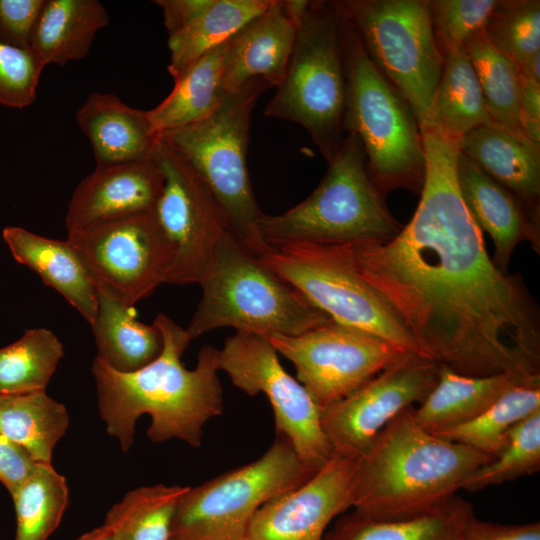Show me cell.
I'll return each mask as SVG.
<instances>
[{"label":"cell","mask_w":540,"mask_h":540,"mask_svg":"<svg viewBox=\"0 0 540 540\" xmlns=\"http://www.w3.org/2000/svg\"><path fill=\"white\" fill-rule=\"evenodd\" d=\"M188 486L158 484L128 492L108 512L104 526L116 540H172V524Z\"/></svg>","instance_id":"cell-33"},{"label":"cell","mask_w":540,"mask_h":540,"mask_svg":"<svg viewBox=\"0 0 540 540\" xmlns=\"http://www.w3.org/2000/svg\"><path fill=\"white\" fill-rule=\"evenodd\" d=\"M520 79V122L527 138L540 147V82Z\"/></svg>","instance_id":"cell-44"},{"label":"cell","mask_w":540,"mask_h":540,"mask_svg":"<svg viewBox=\"0 0 540 540\" xmlns=\"http://www.w3.org/2000/svg\"><path fill=\"white\" fill-rule=\"evenodd\" d=\"M202 297L186 328L191 340L221 327L297 336L332 319L267 267L230 231L217 245Z\"/></svg>","instance_id":"cell-4"},{"label":"cell","mask_w":540,"mask_h":540,"mask_svg":"<svg viewBox=\"0 0 540 540\" xmlns=\"http://www.w3.org/2000/svg\"><path fill=\"white\" fill-rule=\"evenodd\" d=\"M45 0H0V40L30 49L31 36Z\"/></svg>","instance_id":"cell-41"},{"label":"cell","mask_w":540,"mask_h":540,"mask_svg":"<svg viewBox=\"0 0 540 540\" xmlns=\"http://www.w3.org/2000/svg\"><path fill=\"white\" fill-rule=\"evenodd\" d=\"M227 41L203 54L175 76L168 96L147 110L156 135L202 120L217 107L224 94L222 71Z\"/></svg>","instance_id":"cell-29"},{"label":"cell","mask_w":540,"mask_h":540,"mask_svg":"<svg viewBox=\"0 0 540 540\" xmlns=\"http://www.w3.org/2000/svg\"><path fill=\"white\" fill-rule=\"evenodd\" d=\"M443 59L428 118L421 127L428 126L448 137L462 139L479 126L495 123L465 48L451 50Z\"/></svg>","instance_id":"cell-28"},{"label":"cell","mask_w":540,"mask_h":540,"mask_svg":"<svg viewBox=\"0 0 540 540\" xmlns=\"http://www.w3.org/2000/svg\"><path fill=\"white\" fill-rule=\"evenodd\" d=\"M420 130L418 207L391 240L350 244L355 265L427 358L467 376L540 374L539 306L488 255L458 186L461 139Z\"/></svg>","instance_id":"cell-1"},{"label":"cell","mask_w":540,"mask_h":540,"mask_svg":"<svg viewBox=\"0 0 540 540\" xmlns=\"http://www.w3.org/2000/svg\"><path fill=\"white\" fill-rule=\"evenodd\" d=\"M218 368L250 396L263 393L275 418L276 432L290 440L299 458L318 471L332 457L321 425V410L306 388L281 365L264 336L237 331L217 354Z\"/></svg>","instance_id":"cell-13"},{"label":"cell","mask_w":540,"mask_h":540,"mask_svg":"<svg viewBox=\"0 0 540 540\" xmlns=\"http://www.w3.org/2000/svg\"><path fill=\"white\" fill-rule=\"evenodd\" d=\"M63 355V345L51 330H25L0 348V394L45 391Z\"/></svg>","instance_id":"cell-35"},{"label":"cell","mask_w":540,"mask_h":540,"mask_svg":"<svg viewBox=\"0 0 540 540\" xmlns=\"http://www.w3.org/2000/svg\"><path fill=\"white\" fill-rule=\"evenodd\" d=\"M2 237L14 259L33 270L91 324L97 312L98 288L83 257L66 240L47 238L22 227L7 226Z\"/></svg>","instance_id":"cell-21"},{"label":"cell","mask_w":540,"mask_h":540,"mask_svg":"<svg viewBox=\"0 0 540 540\" xmlns=\"http://www.w3.org/2000/svg\"><path fill=\"white\" fill-rule=\"evenodd\" d=\"M37 463L24 447L0 434V482L10 495L33 473Z\"/></svg>","instance_id":"cell-42"},{"label":"cell","mask_w":540,"mask_h":540,"mask_svg":"<svg viewBox=\"0 0 540 540\" xmlns=\"http://www.w3.org/2000/svg\"><path fill=\"white\" fill-rule=\"evenodd\" d=\"M343 46L346 133L359 139L370 176L385 197L395 189L420 193L425 154L420 126L411 107L375 66L344 19Z\"/></svg>","instance_id":"cell-6"},{"label":"cell","mask_w":540,"mask_h":540,"mask_svg":"<svg viewBox=\"0 0 540 540\" xmlns=\"http://www.w3.org/2000/svg\"><path fill=\"white\" fill-rule=\"evenodd\" d=\"M343 19L329 1H309L282 83L264 115L302 126L328 162L346 131Z\"/></svg>","instance_id":"cell-7"},{"label":"cell","mask_w":540,"mask_h":540,"mask_svg":"<svg viewBox=\"0 0 540 540\" xmlns=\"http://www.w3.org/2000/svg\"><path fill=\"white\" fill-rule=\"evenodd\" d=\"M271 0H211L210 5L184 29L168 35L174 78L209 50L226 42L253 17L263 12Z\"/></svg>","instance_id":"cell-31"},{"label":"cell","mask_w":540,"mask_h":540,"mask_svg":"<svg viewBox=\"0 0 540 540\" xmlns=\"http://www.w3.org/2000/svg\"><path fill=\"white\" fill-rule=\"evenodd\" d=\"M44 67L31 49H23L0 40V105L23 109L36 99Z\"/></svg>","instance_id":"cell-40"},{"label":"cell","mask_w":540,"mask_h":540,"mask_svg":"<svg viewBox=\"0 0 540 540\" xmlns=\"http://www.w3.org/2000/svg\"><path fill=\"white\" fill-rule=\"evenodd\" d=\"M307 0H271L269 6L227 41L222 71L224 93L254 79L278 87L285 76Z\"/></svg>","instance_id":"cell-18"},{"label":"cell","mask_w":540,"mask_h":540,"mask_svg":"<svg viewBox=\"0 0 540 540\" xmlns=\"http://www.w3.org/2000/svg\"><path fill=\"white\" fill-rule=\"evenodd\" d=\"M327 163L324 177L305 200L281 214L261 215L256 230L262 241L384 243L400 232L402 225L374 184L355 134H346Z\"/></svg>","instance_id":"cell-5"},{"label":"cell","mask_w":540,"mask_h":540,"mask_svg":"<svg viewBox=\"0 0 540 540\" xmlns=\"http://www.w3.org/2000/svg\"><path fill=\"white\" fill-rule=\"evenodd\" d=\"M356 465L333 456L305 483L262 505L245 540H324L329 523L351 508Z\"/></svg>","instance_id":"cell-17"},{"label":"cell","mask_w":540,"mask_h":540,"mask_svg":"<svg viewBox=\"0 0 540 540\" xmlns=\"http://www.w3.org/2000/svg\"><path fill=\"white\" fill-rule=\"evenodd\" d=\"M97 312L90 324L99 358L120 373L139 370L159 356L163 337L157 326L136 319L134 307L98 288Z\"/></svg>","instance_id":"cell-26"},{"label":"cell","mask_w":540,"mask_h":540,"mask_svg":"<svg viewBox=\"0 0 540 540\" xmlns=\"http://www.w3.org/2000/svg\"><path fill=\"white\" fill-rule=\"evenodd\" d=\"M151 160L163 176L154 212L174 253L166 283L201 284L230 231L226 213L198 173L159 136Z\"/></svg>","instance_id":"cell-12"},{"label":"cell","mask_w":540,"mask_h":540,"mask_svg":"<svg viewBox=\"0 0 540 540\" xmlns=\"http://www.w3.org/2000/svg\"><path fill=\"white\" fill-rule=\"evenodd\" d=\"M96 165L151 159L156 135L147 110L131 107L112 93L92 92L75 114Z\"/></svg>","instance_id":"cell-22"},{"label":"cell","mask_w":540,"mask_h":540,"mask_svg":"<svg viewBox=\"0 0 540 540\" xmlns=\"http://www.w3.org/2000/svg\"><path fill=\"white\" fill-rule=\"evenodd\" d=\"M269 88L261 79L251 80L224 93L202 120L158 135L198 173L224 209L230 233L253 253L263 242L256 230L263 213L250 182L247 150L252 112Z\"/></svg>","instance_id":"cell-8"},{"label":"cell","mask_w":540,"mask_h":540,"mask_svg":"<svg viewBox=\"0 0 540 540\" xmlns=\"http://www.w3.org/2000/svg\"><path fill=\"white\" fill-rule=\"evenodd\" d=\"M253 254L335 322L427 358L394 310L359 273L350 244L263 241Z\"/></svg>","instance_id":"cell-9"},{"label":"cell","mask_w":540,"mask_h":540,"mask_svg":"<svg viewBox=\"0 0 540 540\" xmlns=\"http://www.w3.org/2000/svg\"><path fill=\"white\" fill-rule=\"evenodd\" d=\"M76 540H116L111 532L103 525L86 532L79 536Z\"/></svg>","instance_id":"cell-46"},{"label":"cell","mask_w":540,"mask_h":540,"mask_svg":"<svg viewBox=\"0 0 540 540\" xmlns=\"http://www.w3.org/2000/svg\"><path fill=\"white\" fill-rule=\"evenodd\" d=\"M539 469L540 411H537L510 430L494 459L468 476L460 489L480 491L536 473Z\"/></svg>","instance_id":"cell-37"},{"label":"cell","mask_w":540,"mask_h":540,"mask_svg":"<svg viewBox=\"0 0 540 540\" xmlns=\"http://www.w3.org/2000/svg\"><path fill=\"white\" fill-rule=\"evenodd\" d=\"M317 471L283 434L257 460L189 487L172 524V540H245L257 510L294 490Z\"/></svg>","instance_id":"cell-11"},{"label":"cell","mask_w":540,"mask_h":540,"mask_svg":"<svg viewBox=\"0 0 540 540\" xmlns=\"http://www.w3.org/2000/svg\"><path fill=\"white\" fill-rule=\"evenodd\" d=\"M460 151L528 207L540 211V147L493 123L466 133Z\"/></svg>","instance_id":"cell-23"},{"label":"cell","mask_w":540,"mask_h":540,"mask_svg":"<svg viewBox=\"0 0 540 540\" xmlns=\"http://www.w3.org/2000/svg\"><path fill=\"white\" fill-rule=\"evenodd\" d=\"M439 364L409 353L347 397L321 410L333 456L359 460L397 415L421 403L438 379Z\"/></svg>","instance_id":"cell-16"},{"label":"cell","mask_w":540,"mask_h":540,"mask_svg":"<svg viewBox=\"0 0 540 540\" xmlns=\"http://www.w3.org/2000/svg\"><path fill=\"white\" fill-rule=\"evenodd\" d=\"M163 13L168 35L176 33L195 20L210 5L211 0H156Z\"/></svg>","instance_id":"cell-45"},{"label":"cell","mask_w":540,"mask_h":540,"mask_svg":"<svg viewBox=\"0 0 540 540\" xmlns=\"http://www.w3.org/2000/svg\"><path fill=\"white\" fill-rule=\"evenodd\" d=\"M333 9L355 31L368 56L411 107L427 120L443 68L428 0H337Z\"/></svg>","instance_id":"cell-10"},{"label":"cell","mask_w":540,"mask_h":540,"mask_svg":"<svg viewBox=\"0 0 540 540\" xmlns=\"http://www.w3.org/2000/svg\"><path fill=\"white\" fill-rule=\"evenodd\" d=\"M464 540H540V523L501 525L479 520L475 516Z\"/></svg>","instance_id":"cell-43"},{"label":"cell","mask_w":540,"mask_h":540,"mask_svg":"<svg viewBox=\"0 0 540 540\" xmlns=\"http://www.w3.org/2000/svg\"><path fill=\"white\" fill-rule=\"evenodd\" d=\"M461 196L480 230L489 233L492 261L504 272L518 244L528 241L540 253V211L528 207L464 154L457 158Z\"/></svg>","instance_id":"cell-20"},{"label":"cell","mask_w":540,"mask_h":540,"mask_svg":"<svg viewBox=\"0 0 540 540\" xmlns=\"http://www.w3.org/2000/svg\"><path fill=\"white\" fill-rule=\"evenodd\" d=\"M68 426L66 407L45 391L0 394V434L24 447L37 462H51Z\"/></svg>","instance_id":"cell-30"},{"label":"cell","mask_w":540,"mask_h":540,"mask_svg":"<svg viewBox=\"0 0 540 540\" xmlns=\"http://www.w3.org/2000/svg\"><path fill=\"white\" fill-rule=\"evenodd\" d=\"M265 338L278 354L293 363L299 382L320 410L413 353L334 320L297 336Z\"/></svg>","instance_id":"cell-14"},{"label":"cell","mask_w":540,"mask_h":540,"mask_svg":"<svg viewBox=\"0 0 540 540\" xmlns=\"http://www.w3.org/2000/svg\"><path fill=\"white\" fill-rule=\"evenodd\" d=\"M110 22L98 0H45L35 24L30 49L45 68L83 59L98 31Z\"/></svg>","instance_id":"cell-25"},{"label":"cell","mask_w":540,"mask_h":540,"mask_svg":"<svg viewBox=\"0 0 540 540\" xmlns=\"http://www.w3.org/2000/svg\"><path fill=\"white\" fill-rule=\"evenodd\" d=\"M153 324L163 337L161 353L143 368L120 373L95 357L92 363L101 418L107 432L130 449L137 419L151 416L147 430L153 442L172 438L200 447L203 426L223 411V390L218 377V349L203 346L196 367L185 368L181 357L191 341L186 329L164 314Z\"/></svg>","instance_id":"cell-2"},{"label":"cell","mask_w":540,"mask_h":540,"mask_svg":"<svg viewBox=\"0 0 540 540\" xmlns=\"http://www.w3.org/2000/svg\"><path fill=\"white\" fill-rule=\"evenodd\" d=\"M536 375L540 374L467 376L440 365L436 384L419 406H414V419L432 434L449 430L475 419L510 386Z\"/></svg>","instance_id":"cell-24"},{"label":"cell","mask_w":540,"mask_h":540,"mask_svg":"<svg viewBox=\"0 0 540 540\" xmlns=\"http://www.w3.org/2000/svg\"><path fill=\"white\" fill-rule=\"evenodd\" d=\"M408 407L357 460L351 508L379 521L412 519L450 500L494 457L421 428Z\"/></svg>","instance_id":"cell-3"},{"label":"cell","mask_w":540,"mask_h":540,"mask_svg":"<svg viewBox=\"0 0 540 540\" xmlns=\"http://www.w3.org/2000/svg\"><path fill=\"white\" fill-rule=\"evenodd\" d=\"M163 189V176L149 160L96 165L75 188L65 217L67 235L98 223L154 210Z\"/></svg>","instance_id":"cell-19"},{"label":"cell","mask_w":540,"mask_h":540,"mask_svg":"<svg viewBox=\"0 0 540 540\" xmlns=\"http://www.w3.org/2000/svg\"><path fill=\"white\" fill-rule=\"evenodd\" d=\"M464 48L493 121L516 137L531 142L520 122V79L514 63L490 43L485 30L472 37Z\"/></svg>","instance_id":"cell-34"},{"label":"cell","mask_w":540,"mask_h":540,"mask_svg":"<svg viewBox=\"0 0 540 540\" xmlns=\"http://www.w3.org/2000/svg\"><path fill=\"white\" fill-rule=\"evenodd\" d=\"M102 288L129 307L167 282L173 249L154 210L132 213L67 235Z\"/></svg>","instance_id":"cell-15"},{"label":"cell","mask_w":540,"mask_h":540,"mask_svg":"<svg viewBox=\"0 0 540 540\" xmlns=\"http://www.w3.org/2000/svg\"><path fill=\"white\" fill-rule=\"evenodd\" d=\"M537 411H540V375L510 386L475 419L434 435L495 457L510 430Z\"/></svg>","instance_id":"cell-32"},{"label":"cell","mask_w":540,"mask_h":540,"mask_svg":"<svg viewBox=\"0 0 540 540\" xmlns=\"http://www.w3.org/2000/svg\"><path fill=\"white\" fill-rule=\"evenodd\" d=\"M499 0H428L433 33L442 55L464 48L485 30Z\"/></svg>","instance_id":"cell-39"},{"label":"cell","mask_w":540,"mask_h":540,"mask_svg":"<svg viewBox=\"0 0 540 540\" xmlns=\"http://www.w3.org/2000/svg\"><path fill=\"white\" fill-rule=\"evenodd\" d=\"M11 497L17 522L15 540H47L61 522L69 490L65 477L51 462H38Z\"/></svg>","instance_id":"cell-36"},{"label":"cell","mask_w":540,"mask_h":540,"mask_svg":"<svg viewBox=\"0 0 540 540\" xmlns=\"http://www.w3.org/2000/svg\"><path fill=\"white\" fill-rule=\"evenodd\" d=\"M474 516L472 504L457 495L407 520H373L353 510L338 518L324 540H464Z\"/></svg>","instance_id":"cell-27"},{"label":"cell","mask_w":540,"mask_h":540,"mask_svg":"<svg viewBox=\"0 0 540 540\" xmlns=\"http://www.w3.org/2000/svg\"><path fill=\"white\" fill-rule=\"evenodd\" d=\"M485 34L519 68L540 53V1L500 0Z\"/></svg>","instance_id":"cell-38"}]
</instances>
